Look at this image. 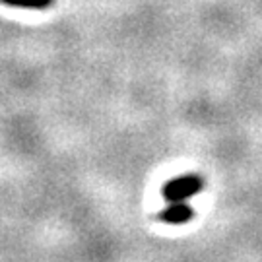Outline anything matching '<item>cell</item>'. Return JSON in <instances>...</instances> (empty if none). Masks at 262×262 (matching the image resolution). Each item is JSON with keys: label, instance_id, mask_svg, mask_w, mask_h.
<instances>
[{"label": "cell", "instance_id": "cell-1", "mask_svg": "<svg viewBox=\"0 0 262 262\" xmlns=\"http://www.w3.org/2000/svg\"><path fill=\"white\" fill-rule=\"evenodd\" d=\"M204 187V181L198 175H183V177L171 179L163 187V198L167 202H187L188 198L198 194Z\"/></svg>", "mask_w": 262, "mask_h": 262}, {"label": "cell", "instance_id": "cell-2", "mask_svg": "<svg viewBox=\"0 0 262 262\" xmlns=\"http://www.w3.org/2000/svg\"><path fill=\"white\" fill-rule=\"evenodd\" d=\"M194 217V210L188 206L187 202H171L167 208H163L158 214V220L163 224L183 225Z\"/></svg>", "mask_w": 262, "mask_h": 262}, {"label": "cell", "instance_id": "cell-3", "mask_svg": "<svg viewBox=\"0 0 262 262\" xmlns=\"http://www.w3.org/2000/svg\"><path fill=\"white\" fill-rule=\"evenodd\" d=\"M2 4L12 8H26V10H47L55 4V0H0Z\"/></svg>", "mask_w": 262, "mask_h": 262}]
</instances>
